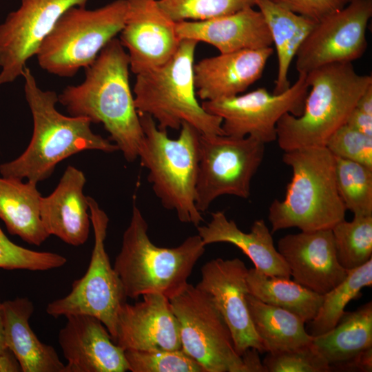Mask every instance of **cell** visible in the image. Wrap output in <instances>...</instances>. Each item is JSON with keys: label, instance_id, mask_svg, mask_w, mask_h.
<instances>
[{"label": "cell", "instance_id": "7", "mask_svg": "<svg viewBox=\"0 0 372 372\" xmlns=\"http://www.w3.org/2000/svg\"><path fill=\"white\" fill-rule=\"evenodd\" d=\"M197 44L182 39L165 63L136 74L135 105L138 114L151 116L161 130H180L187 123L201 134L222 135V118L207 112L197 99L194 70Z\"/></svg>", "mask_w": 372, "mask_h": 372}, {"label": "cell", "instance_id": "22", "mask_svg": "<svg viewBox=\"0 0 372 372\" xmlns=\"http://www.w3.org/2000/svg\"><path fill=\"white\" fill-rule=\"evenodd\" d=\"M85 183L83 172L69 165L55 189L41 198L40 217L45 231L72 246L83 245L89 236V205L83 192Z\"/></svg>", "mask_w": 372, "mask_h": 372}, {"label": "cell", "instance_id": "38", "mask_svg": "<svg viewBox=\"0 0 372 372\" xmlns=\"http://www.w3.org/2000/svg\"><path fill=\"white\" fill-rule=\"evenodd\" d=\"M289 10L316 21L342 8L346 0H273Z\"/></svg>", "mask_w": 372, "mask_h": 372}, {"label": "cell", "instance_id": "16", "mask_svg": "<svg viewBox=\"0 0 372 372\" xmlns=\"http://www.w3.org/2000/svg\"><path fill=\"white\" fill-rule=\"evenodd\" d=\"M127 10L120 41L126 49L130 70L136 74L169 61L180 39L176 23L158 0H126Z\"/></svg>", "mask_w": 372, "mask_h": 372}, {"label": "cell", "instance_id": "43", "mask_svg": "<svg viewBox=\"0 0 372 372\" xmlns=\"http://www.w3.org/2000/svg\"><path fill=\"white\" fill-rule=\"evenodd\" d=\"M6 349L7 347L5 342L3 332L2 302L0 301V353Z\"/></svg>", "mask_w": 372, "mask_h": 372}, {"label": "cell", "instance_id": "19", "mask_svg": "<svg viewBox=\"0 0 372 372\" xmlns=\"http://www.w3.org/2000/svg\"><path fill=\"white\" fill-rule=\"evenodd\" d=\"M58 342L67 361L66 372H125V350L117 345L103 322L84 314L65 316Z\"/></svg>", "mask_w": 372, "mask_h": 372}, {"label": "cell", "instance_id": "33", "mask_svg": "<svg viewBox=\"0 0 372 372\" xmlns=\"http://www.w3.org/2000/svg\"><path fill=\"white\" fill-rule=\"evenodd\" d=\"M158 2L175 22L205 21L256 6L255 0H158Z\"/></svg>", "mask_w": 372, "mask_h": 372}, {"label": "cell", "instance_id": "20", "mask_svg": "<svg viewBox=\"0 0 372 372\" xmlns=\"http://www.w3.org/2000/svg\"><path fill=\"white\" fill-rule=\"evenodd\" d=\"M273 52L269 47L220 53L201 59L194 68L196 94L206 101L244 92L262 76Z\"/></svg>", "mask_w": 372, "mask_h": 372}, {"label": "cell", "instance_id": "10", "mask_svg": "<svg viewBox=\"0 0 372 372\" xmlns=\"http://www.w3.org/2000/svg\"><path fill=\"white\" fill-rule=\"evenodd\" d=\"M265 151V144L252 136L200 134L196 187L198 210L206 211L223 195L248 198Z\"/></svg>", "mask_w": 372, "mask_h": 372}, {"label": "cell", "instance_id": "12", "mask_svg": "<svg viewBox=\"0 0 372 372\" xmlns=\"http://www.w3.org/2000/svg\"><path fill=\"white\" fill-rule=\"evenodd\" d=\"M307 74L285 92L271 94L265 87L201 105L209 113L220 117L224 134L234 137H254L267 144L276 141V126L285 114L300 116L309 92Z\"/></svg>", "mask_w": 372, "mask_h": 372}, {"label": "cell", "instance_id": "28", "mask_svg": "<svg viewBox=\"0 0 372 372\" xmlns=\"http://www.w3.org/2000/svg\"><path fill=\"white\" fill-rule=\"evenodd\" d=\"M247 302L253 326L265 353L285 351L311 342L313 336L305 329V322L296 314L266 304L249 293Z\"/></svg>", "mask_w": 372, "mask_h": 372}, {"label": "cell", "instance_id": "35", "mask_svg": "<svg viewBox=\"0 0 372 372\" xmlns=\"http://www.w3.org/2000/svg\"><path fill=\"white\" fill-rule=\"evenodd\" d=\"M66 262L67 258L59 254L34 251L15 244L0 227L1 269L48 271L61 267Z\"/></svg>", "mask_w": 372, "mask_h": 372}, {"label": "cell", "instance_id": "40", "mask_svg": "<svg viewBox=\"0 0 372 372\" xmlns=\"http://www.w3.org/2000/svg\"><path fill=\"white\" fill-rule=\"evenodd\" d=\"M346 123L358 131L372 136V114L364 112L355 106Z\"/></svg>", "mask_w": 372, "mask_h": 372}, {"label": "cell", "instance_id": "24", "mask_svg": "<svg viewBox=\"0 0 372 372\" xmlns=\"http://www.w3.org/2000/svg\"><path fill=\"white\" fill-rule=\"evenodd\" d=\"M2 310L6 344L22 372H66L54 347L40 341L32 329L29 320L34 307L28 298L6 300Z\"/></svg>", "mask_w": 372, "mask_h": 372}, {"label": "cell", "instance_id": "45", "mask_svg": "<svg viewBox=\"0 0 372 372\" xmlns=\"http://www.w3.org/2000/svg\"><path fill=\"white\" fill-rule=\"evenodd\" d=\"M272 1H273V0H272ZM255 1H256V0H255Z\"/></svg>", "mask_w": 372, "mask_h": 372}, {"label": "cell", "instance_id": "41", "mask_svg": "<svg viewBox=\"0 0 372 372\" xmlns=\"http://www.w3.org/2000/svg\"><path fill=\"white\" fill-rule=\"evenodd\" d=\"M259 354L256 349L249 348L240 355L242 362V372H267Z\"/></svg>", "mask_w": 372, "mask_h": 372}, {"label": "cell", "instance_id": "9", "mask_svg": "<svg viewBox=\"0 0 372 372\" xmlns=\"http://www.w3.org/2000/svg\"><path fill=\"white\" fill-rule=\"evenodd\" d=\"M87 198L94 236L88 268L81 278L72 282L70 292L50 302L45 311L54 318L72 314L96 317L105 326L114 342L118 311L127 296L105 250L109 218L93 198Z\"/></svg>", "mask_w": 372, "mask_h": 372}, {"label": "cell", "instance_id": "11", "mask_svg": "<svg viewBox=\"0 0 372 372\" xmlns=\"http://www.w3.org/2000/svg\"><path fill=\"white\" fill-rule=\"evenodd\" d=\"M179 326L181 349L205 372H242V358L211 297L188 283L169 299Z\"/></svg>", "mask_w": 372, "mask_h": 372}, {"label": "cell", "instance_id": "5", "mask_svg": "<svg viewBox=\"0 0 372 372\" xmlns=\"http://www.w3.org/2000/svg\"><path fill=\"white\" fill-rule=\"evenodd\" d=\"M205 247L198 234L189 236L177 247L155 245L148 235V224L134 203L113 267L127 298L161 293L170 299L187 286Z\"/></svg>", "mask_w": 372, "mask_h": 372}, {"label": "cell", "instance_id": "23", "mask_svg": "<svg viewBox=\"0 0 372 372\" xmlns=\"http://www.w3.org/2000/svg\"><path fill=\"white\" fill-rule=\"evenodd\" d=\"M204 245L217 242L230 243L239 248L252 261L258 271L271 276L290 278L289 267L274 246L271 232L263 219L256 220L249 233L240 230L223 211L211 214L205 225L197 226Z\"/></svg>", "mask_w": 372, "mask_h": 372}, {"label": "cell", "instance_id": "17", "mask_svg": "<svg viewBox=\"0 0 372 372\" xmlns=\"http://www.w3.org/2000/svg\"><path fill=\"white\" fill-rule=\"evenodd\" d=\"M134 304L118 309L114 342L124 350L174 351L181 349L178 320L169 299L147 293Z\"/></svg>", "mask_w": 372, "mask_h": 372}, {"label": "cell", "instance_id": "26", "mask_svg": "<svg viewBox=\"0 0 372 372\" xmlns=\"http://www.w3.org/2000/svg\"><path fill=\"white\" fill-rule=\"evenodd\" d=\"M268 26L278 57L274 94L286 91L290 65L317 21L298 14L272 0H256Z\"/></svg>", "mask_w": 372, "mask_h": 372}, {"label": "cell", "instance_id": "8", "mask_svg": "<svg viewBox=\"0 0 372 372\" xmlns=\"http://www.w3.org/2000/svg\"><path fill=\"white\" fill-rule=\"evenodd\" d=\"M126 10V0H115L93 10L70 8L40 45L36 54L39 65L61 77L73 76L80 68H87L121 32Z\"/></svg>", "mask_w": 372, "mask_h": 372}, {"label": "cell", "instance_id": "42", "mask_svg": "<svg viewBox=\"0 0 372 372\" xmlns=\"http://www.w3.org/2000/svg\"><path fill=\"white\" fill-rule=\"evenodd\" d=\"M0 372H22L19 362L8 348L0 353Z\"/></svg>", "mask_w": 372, "mask_h": 372}, {"label": "cell", "instance_id": "37", "mask_svg": "<svg viewBox=\"0 0 372 372\" xmlns=\"http://www.w3.org/2000/svg\"><path fill=\"white\" fill-rule=\"evenodd\" d=\"M325 147L335 157L372 167V136L347 123L331 136Z\"/></svg>", "mask_w": 372, "mask_h": 372}, {"label": "cell", "instance_id": "13", "mask_svg": "<svg viewBox=\"0 0 372 372\" xmlns=\"http://www.w3.org/2000/svg\"><path fill=\"white\" fill-rule=\"evenodd\" d=\"M371 16L372 0H355L317 21L295 57L298 74L360 59L367 47Z\"/></svg>", "mask_w": 372, "mask_h": 372}, {"label": "cell", "instance_id": "1", "mask_svg": "<svg viewBox=\"0 0 372 372\" xmlns=\"http://www.w3.org/2000/svg\"><path fill=\"white\" fill-rule=\"evenodd\" d=\"M130 62L120 40L114 38L85 68L84 81L68 85L59 102L72 116L102 123L125 159L138 157L144 133L131 90Z\"/></svg>", "mask_w": 372, "mask_h": 372}, {"label": "cell", "instance_id": "21", "mask_svg": "<svg viewBox=\"0 0 372 372\" xmlns=\"http://www.w3.org/2000/svg\"><path fill=\"white\" fill-rule=\"evenodd\" d=\"M254 7L205 21L176 22V33L180 40L209 43L220 53L271 47L264 17Z\"/></svg>", "mask_w": 372, "mask_h": 372}, {"label": "cell", "instance_id": "30", "mask_svg": "<svg viewBox=\"0 0 372 372\" xmlns=\"http://www.w3.org/2000/svg\"><path fill=\"white\" fill-rule=\"evenodd\" d=\"M372 285V258L360 267L347 271L346 278L323 295L320 307L309 322L312 336L323 334L332 329L345 312L349 302L359 298L362 289Z\"/></svg>", "mask_w": 372, "mask_h": 372}, {"label": "cell", "instance_id": "14", "mask_svg": "<svg viewBox=\"0 0 372 372\" xmlns=\"http://www.w3.org/2000/svg\"><path fill=\"white\" fill-rule=\"evenodd\" d=\"M89 0H21L0 25V85L14 81L63 13Z\"/></svg>", "mask_w": 372, "mask_h": 372}, {"label": "cell", "instance_id": "34", "mask_svg": "<svg viewBox=\"0 0 372 372\" xmlns=\"http://www.w3.org/2000/svg\"><path fill=\"white\" fill-rule=\"evenodd\" d=\"M125 355L132 372H205L182 349L152 351L127 349Z\"/></svg>", "mask_w": 372, "mask_h": 372}, {"label": "cell", "instance_id": "2", "mask_svg": "<svg viewBox=\"0 0 372 372\" xmlns=\"http://www.w3.org/2000/svg\"><path fill=\"white\" fill-rule=\"evenodd\" d=\"M25 96L33 118V133L26 149L17 158L0 165V174L36 183L48 178L58 163L85 150L118 151L108 139L94 133L84 117L65 116L56 108L58 95L37 85L27 66L22 73Z\"/></svg>", "mask_w": 372, "mask_h": 372}, {"label": "cell", "instance_id": "32", "mask_svg": "<svg viewBox=\"0 0 372 372\" xmlns=\"http://www.w3.org/2000/svg\"><path fill=\"white\" fill-rule=\"evenodd\" d=\"M335 181L347 210L355 216H372V167L335 157Z\"/></svg>", "mask_w": 372, "mask_h": 372}, {"label": "cell", "instance_id": "44", "mask_svg": "<svg viewBox=\"0 0 372 372\" xmlns=\"http://www.w3.org/2000/svg\"><path fill=\"white\" fill-rule=\"evenodd\" d=\"M355 1V0H346V1H347V3L351 2V1Z\"/></svg>", "mask_w": 372, "mask_h": 372}, {"label": "cell", "instance_id": "6", "mask_svg": "<svg viewBox=\"0 0 372 372\" xmlns=\"http://www.w3.org/2000/svg\"><path fill=\"white\" fill-rule=\"evenodd\" d=\"M138 115L144 138L138 158L148 170L154 194L163 207L176 212L180 222L198 226L203 221L196 205L201 134L183 123L178 138H171L151 116Z\"/></svg>", "mask_w": 372, "mask_h": 372}, {"label": "cell", "instance_id": "18", "mask_svg": "<svg viewBox=\"0 0 372 372\" xmlns=\"http://www.w3.org/2000/svg\"><path fill=\"white\" fill-rule=\"evenodd\" d=\"M277 249L293 280L320 295L347 275L338 260L331 229L285 235L278 240Z\"/></svg>", "mask_w": 372, "mask_h": 372}, {"label": "cell", "instance_id": "4", "mask_svg": "<svg viewBox=\"0 0 372 372\" xmlns=\"http://www.w3.org/2000/svg\"><path fill=\"white\" fill-rule=\"evenodd\" d=\"M307 81L310 91L302 114L296 116L287 113L277 123L276 141L284 152L325 147L372 85V76L357 73L352 63H337L310 72Z\"/></svg>", "mask_w": 372, "mask_h": 372}, {"label": "cell", "instance_id": "39", "mask_svg": "<svg viewBox=\"0 0 372 372\" xmlns=\"http://www.w3.org/2000/svg\"><path fill=\"white\" fill-rule=\"evenodd\" d=\"M340 371H359L371 372L372 371V347L366 349L353 359L331 368Z\"/></svg>", "mask_w": 372, "mask_h": 372}, {"label": "cell", "instance_id": "25", "mask_svg": "<svg viewBox=\"0 0 372 372\" xmlns=\"http://www.w3.org/2000/svg\"><path fill=\"white\" fill-rule=\"evenodd\" d=\"M37 183L0 177V219L12 235L30 245H41L50 235L40 217L41 195Z\"/></svg>", "mask_w": 372, "mask_h": 372}, {"label": "cell", "instance_id": "27", "mask_svg": "<svg viewBox=\"0 0 372 372\" xmlns=\"http://www.w3.org/2000/svg\"><path fill=\"white\" fill-rule=\"evenodd\" d=\"M313 346L332 367L372 347V303L345 311L330 331L313 336Z\"/></svg>", "mask_w": 372, "mask_h": 372}, {"label": "cell", "instance_id": "29", "mask_svg": "<svg viewBox=\"0 0 372 372\" xmlns=\"http://www.w3.org/2000/svg\"><path fill=\"white\" fill-rule=\"evenodd\" d=\"M249 293L260 301L281 307L309 322L316 316L323 295L317 293L290 278L265 274L256 268L248 269Z\"/></svg>", "mask_w": 372, "mask_h": 372}, {"label": "cell", "instance_id": "3", "mask_svg": "<svg viewBox=\"0 0 372 372\" xmlns=\"http://www.w3.org/2000/svg\"><path fill=\"white\" fill-rule=\"evenodd\" d=\"M283 162L292 170L285 198L269 207L271 232L296 227L301 231L331 229L345 219L338 193L335 156L326 147H306L285 152Z\"/></svg>", "mask_w": 372, "mask_h": 372}, {"label": "cell", "instance_id": "15", "mask_svg": "<svg viewBox=\"0 0 372 372\" xmlns=\"http://www.w3.org/2000/svg\"><path fill=\"white\" fill-rule=\"evenodd\" d=\"M200 272L196 286L211 297L230 331L237 353L241 355L249 348L265 353L248 309V269L244 262L218 258L206 262Z\"/></svg>", "mask_w": 372, "mask_h": 372}, {"label": "cell", "instance_id": "36", "mask_svg": "<svg viewBox=\"0 0 372 372\" xmlns=\"http://www.w3.org/2000/svg\"><path fill=\"white\" fill-rule=\"evenodd\" d=\"M267 372H327V360L312 343L276 353H267L262 362Z\"/></svg>", "mask_w": 372, "mask_h": 372}, {"label": "cell", "instance_id": "31", "mask_svg": "<svg viewBox=\"0 0 372 372\" xmlns=\"http://www.w3.org/2000/svg\"><path fill=\"white\" fill-rule=\"evenodd\" d=\"M331 231L338 260L345 270L360 267L371 258L372 216L344 219Z\"/></svg>", "mask_w": 372, "mask_h": 372}]
</instances>
